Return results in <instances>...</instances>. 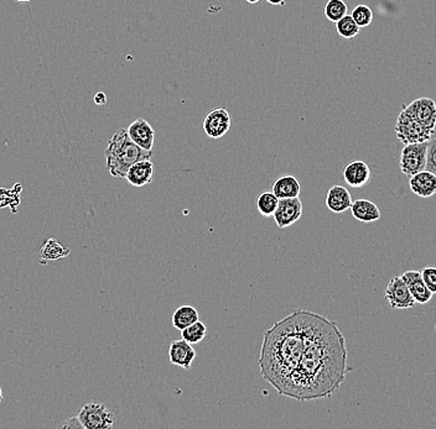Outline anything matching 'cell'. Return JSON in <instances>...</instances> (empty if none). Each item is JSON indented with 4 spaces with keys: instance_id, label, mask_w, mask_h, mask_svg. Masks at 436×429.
I'll list each match as a JSON object with an SVG mask.
<instances>
[{
    "instance_id": "obj_1",
    "label": "cell",
    "mask_w": 436,
    "mask_h": 429,
    "mask_svg": "<svg viewBox=\"0 0 436 429\" xmlns=\"http://www.w3.org/2000/svg\"><path fill=\"white\" fill-rule=\"evenodd\" d=\"M347 359L346 339L337 323L313 312L300 364L285 398L300 402L330 398L351 370Z\"/></svg>"
},
{
    "instance_id": "obj_2",
    "label": "cell",
    "mask_w": 436,
    "mask_h": 429,
    "mask_svg": "<svg viewBox=\"0 0 436 429\" xmlns=\"http://www.w3.org/2000/svg\"><path fill=\"white\" fill-rule=\"evenodd\" d=\"M311 317V311L295 309L264 334L258 365L261 377L280 396L287 395L298 370Z\"/></svg>"
},
{
    "instance_id": "obj_3",
    "label": "cell",
    "mask_w": 436,
    "mask_h": 429,
    "mask_svg": "<svg viewBox=\"0 0 436 429\" xmlns=\"http://www.w3.org/2000/svg\"><path fill=\"white\" fill-rule=\"evenodd\" d=\"M106 162L108 172L116 178H125L132 164L140 160L153 157L151 151L138 146L129 138L127 129H121L108 141L106 148Z\"/></svg>"
},
{
    "instance_id": "obj_4",
    "label": "cell",
    "mask_w": 436,
    "mask_h": 429,
    "mask_svg": "<svg viewBox=\"0 0 436 429\" xmlns=\"http://www.w3.org/2000/svg\"><path fill=\"white\" fill-rule=\"evenodd\" d=\"M394 130L397 134V138L404 145L407 143H428V141H430L431 136L434 134V132L423 127L421 122H416L415 119L410 117L404 109H402V111L399 113Z\"/></svg>"
},
{
    "instance_id": "obj_5",
    "label": "cell",
    "mask_w": 436,
    "mask_h": 429,
    "mask_svg": "<svg viewBox=\"0 0 436 429\" xmlns=\"http://www.w3.org/2000/svg\"><path fill=\"white\" fill-rule=\"evenodd\" d=\"M85 429H111L116 417L108 408L98 402H90L81 408L77 414Z\"/></svg>"
},
{
    "instance_id": "obj_6",
    "label": "cell",
    "mask_w": 436,
    "mask_h": 429,
    "mask_svg": "<svg viewBox=\"0 0 436 429\" xmlns=\"http://www.w3.org/2000/svg\"><path fill=\"white\" fill-rule=\"evenodd\" d=\"M428 143H407L400 153L399 166L405 176H411L425 170Z\"/></svg>"
},
{
    "instance_id": "obj_7",
    "label": "cell",
    "mask_w": 436,
    "mask_h": 429,
    "mask_svg": "<svg viewBox=\"0 0 436 429\" xmlns=\"http://www.w3.org/2000/svg\"><path fill=\"white\" fill-rule=\"evenodd\" d=\"M384 298L392 309H408L414 307L416 303L402 276H395L389 281Z\"/></svg>"
},
{
    "instance_id": "obj_8",
    "label": "cell",
    "mask_w": 436,
    "mask_h": 429,
    "mask_svg": "<svg viewBox=\"0 0 436 429\" xmlns=\"http://www.w3.org/2000/svg\"><path fill=\"white\" fill-rule=\"evenodd\" d=\"M410 117L421 122L423 127L435 132L436 127V103L431 98H418L411 101L409 106L403 108Z\"/></svg>"
},
{
    "instance_id": "obj_9",
    "label": "cell",
    "mask_w": 436,
    "mask_h": 429,
    "mask_svg": "<svg viewBox=\"0 0 436 429\" xmlns=\"http://www.w3.org/2000/svg\"><path fill=\"white\" fill-rule=\"evenodd\" d=\"M303 216V202L300 197L279 199L277 211L273 214L278 228L284 229L293 225Z\"/></svg>"
},
{
    "instance_id": "obj_10",
    "label": "cell",
    "mask_w": 436,
    "mask_h": 429,
    "mask_svg": "<svg viewBox=\"0 0 436 429\" xmlns=\"http://www.w3.org/2000/svg\"><path fill=\"white\" fill-rule=\"evenodd\" d=\"M232 119L229 111L224 108H216L207 113L203 122V132L208 138L221 139L229 133Z\"/></svg>"
},
{
    "instance_id": "obj_11",
    "label": "cell",
    "mask_w": 436,
    "mask_h": 429,
    "mask_svg": "<svg viewBox=\"0 0 436 429\" xmlns=\"http://www.w3.org/2000/svg\"><path fill=\"white\" fill-rule=\"evenodd\" d=\"M127 133H128L129 138L132 139V141L137 143L140 148L147 150V151L153 150L155 132L150 125V122H147L145 119L139 118L137 120H134L127 129Z\"/></svg>"
},
{
    "instance_id": "obj_12",
    "label": "cell",
    "mask_w": 436,
    "mask_h": 429,
    "mask_svg": "<svg viewBox=\"0 0 436 429\" xmlns=\"http://www.w3.org/2000/svg\"><path fill=\"white\" fill-rule=\"evenodd\" d=\"M196 359V351L186 340H174L169 348V360L172 365L180 366L184 370H190Z\"/></svg>"
},
{
    "instance_id": "obj_13",
    "label": "cell",
    "mask_w": 436,
    "mask_h": 429,
    "mask_svg": "<svg viewBox=\"0 0 436 429\" xmlns=\"http://www.w3.org/2000/svg\"><path fill=\"white\" fill-rule=\"evenodd\" d=\"M343 178L347 185L353 188H361L368 183L371 178V169L365 161L353 160L346 164L343 170Z\"/></svg>"
},
{
    "instance_id": "obj_14",
    "label": "cell",
    "mask_w": 436,
    "mask_h": 429,
    "mask_svg": "<svg viewBox=\"0 0 436 429\" xmlns=\"http://www.w3.org/2000/svg\"><path fill=\"white\" fill-rule=\"evenodd\" d=\"M352 202L351 193L343 185H332L326 195V207L336 214L348 211L351 208Z\"/></svg>"
},
{
    "instance_id": "obj_15",
    "label": "cell",
    "mask_w": 436,
    "mask_h": 429,
    "mask_svg": "<svg viewBox=\"0 0 436 429\" xmlns=\"http://www.w3.org/2000/svg\"><path fill=\"white\" fill-rule=\"evenodd\" d=\"M409 187L415 196L430 198L436 195V176L429 171H421L410 177Z\"/></svg>"
},
{
    "instance_id": "obj_16",
    "label": "cell",
    "mask_w": 436,
    "mask_h": 429,
    "mask_svg": "<svg viewBox=\"0 0 436 429\" xmlns=\"http://www.w3.org/2000/svg\"><path fill=\"white\" fill-rule=\"evenodd\" d=\"M403 280L407 282L411 296L415 300V302L419 304H425L429 302L432 297L430 290L426 287L425 283L421 279V271L409 270L405 271L403 275Z\"/></svg>"
},
{
    "instance_id": "obj_17",
    "label": "cell",
    "mask_w": 436,
    "mask_h": 429,
    "mask_svg": "<svg viewBox=\"0 0 436 429\" xmlns=\"http://www.w3.org/2000/svg\"><path fill=\"white\" fill-rule=\"evenodd\" d=\"M154 177V164L150 160H140L132 164L129 169L125 180L134 187H143L149 185Z\"/></svg>"
},
{
    "instance_id": "obj_18",
    "label": "cell",
    "mask_w": 436,
    "mask_h": 429,
    "mask_svg": "<svg viewBox=\"0 0 436 429\" xmlns=\"http://www.w3.org/2000/svg\"><path fill=\"white\" fill-rule=\"evenodd\" d=\"M352 216L358 222L373 223L377 222L381 219V211L374 202L369 199H357L352 202L351 208Z\"/></svg>"
},
{
    "instance_id": "obj_19",
    "label": "cell",
    "mask_w": 436,
    "mask_h": 429,
    "mask_svg": "<svg viewBox=\"0 0 436 429\" xmlns=\"http://www.w3.org/2000/svg\"><path fill=\"white\" fill-rule=\"evenodd\" d=\"M300 191H301V185L297 177L292 175L280 176L273 185L271 192L279 198H294V197H300Z\"/></svg>"
},
{
    "instance_id": "obj_20",
    "label": "cell",
    "mask_w": 436,
    "mask_h": 429,
    "mask_svg": "<svg viewBox=\"0 0 436 429\" xmlns=\"http://www.w3.org/2000/svg\"><path fill=\"white\" fill-rule=\"evenodd\" d=\"M69 254H71V250L64 248L59 240L50 238L43 243L41 249H40V261L45 264L48 261L64 259V258L69 256Z\"/></svg>"
},
{
    "instance_id": "obj_21",
    "label": "cell",
    "mask_w": 436,
    "mask_h": 429,
    "mask_svg": "<svg viewBox=\"0 0 436 429\" xmlns=\"http://www.w3.org/2000/svg\"><path fill=\"white\" fill-rule=\"evenodd\" d=\"M197 321H200V316H198L196 308L185 304V306L176 308L175 312L172 314V318H171V323H172L174 328L181 332L182 329L187 328L189 325H191Z\"/></svg>"
},
{
    "instance_id": "obj_22",
    "label": "cell",
    "mask_w": 436,
    "mask_h": 429,
    "mask_svg": "<svg viewBox=\"0 0 436 429\" xmlns=\"http://www.w3.org/2000/svg\"><path fill=\"white\" fill-rule=\"evenodd\" d=\"M278 203H279V198L273 192H261L257 198L258 212L261 213L263 217H273V214L277 211Z\"/></svg>"
},
{
    "instance_id": "obj_23",
    "label": "cell",
    "mask_w": 436,
    "mask_h": 429,
    "mask_svg": "<svg viewBox=\"0 0 436 429\" xmlns=\"http://www.w3.org/2000/svg\"><path fill=\"white\" fill-rule=\"evenodd\" d=\"M206 334H207L206 325L201 321H197L187 328L181 330V338L191 345L200 344L205 339Z\"/></svg>"
},
{
    "instance_id": "obj_24",
    "label": "cell",
    "mask_w": 436,
    "mask_h": 429,
    "mask_svg": "<svg viewBox=\"0 0 436 429\" xmlns=\"http://www.w3.org/2000/svg\"><path fill=\"white\" fill-rule=\"evenodd\" d=\"M336 30H337V34L343 38H353L360 34L361 27L357 25L351 15L346 14L342 19L336 22Z\"/></svg>"
},
{
    "instance_id": "obj_25",
    "label": "cell",
    "mask_w": 436,
    "mask_h": 429,
    "mask_svg": "<svg viewBox=\"0 0 436 429\" xmlns=\"http://www.w3.org/2000/svg\"><path fill=\"white\" fill-rule=\"evenodd\" d=\"M347 4L343 0H329L325 6V16L327 20L337 22L347 14Z\"/></svg>"
},
{
    "instance_id": "obj_26",
    "label": "cell",
    "mask_w": 436,
    "mask_h": 429,
    "mask_svg": "<svg viewBox=\"0 0 436 429\" xmlns=\"http://www.w3.org/2000/svg\"><path fill=\"white\" fill-rule=\"evenodd\" d=\"M351 16L353 17V20L356 22L357 25L360 27H367L372 24L373 22V11L369 6H365V4H360L357 6L353 10H352Z\"/></svg>"
},
{
    "instance_id": "obj_27",
    "label": "cell",
    "mask_w": 436,
    "mask_h": 429,
    "mask_svg": "<svg viewBox=\"0 0 436 429\" xmlns=\"http://www.w3.org/2000/svg\"><path fill=\"white\" fill-rule=\"evenodd\" d=\"M421 279L432 295L436 293V267L428 266L421 271Z\"/></svg>"
},
{
    "instance_id": "obj_28",
    "label": "cell",
    "mask_w": 436,
    "mask_h": 429,
    "mask_svg": "<svg viewBox=\"0 0 436 429\" xmlns=\"http://www.w3.org/2000/svg\"><path fill=\"white\" fill-rule=\"evenodd\" d=\"M425 170L436 176V140L428 141Z\"/></svg>"
},
{
    "instance_id": "obj_29",
    "label": "cell",
    "mask_w": 436,
    "mask_h": 429,
    "mask_svg": "<svg viewBox=\"0 0 436 429\" xmlns=\"http://www.w3.org/2000/svg\"><path fill=\"white\" fill-rule=\"evenodd\" d=\"M62 428H83V427H82L79 417H74V419L66 421V422L62 424Z\"/></svg>"
},
{
    "instance_id": "obj_30",
    "label": "cell",
    "mask_w": 436,
    "mask_h": 429,
    "mask_svg": "<svg viewBox=\"0 0 436 429\" xmlns=\"http://www.w3.org/2000/svg\"><path fill=\"white\" fill-rule=\"evenodd\" d=\"M95 103L97 106H106L107 97L103 92H98L96 97H95Z\"/></svg>"
},
{
    "instance_id": "obj_31",
    "label": "cell",
    "mask_w": 436,
    "mask_h": 429,
    "mask_svg": "<svg viewBox=\"0 0 436 429\" xmlns=\"http://www.w3.org/2000/svg\"><path fill=\"white\" fill-rule=\"evenodd\" d=\"M287 0H266V3H269L271 6H284Z\"/></svg>"
},
{
    "instance_id": "obj_32",
    "label": "cell",
    "mask_w": 436,
    "mask_h": 429,
    "mask_svg": "<svg viewBox=\"0 0 436 429\" xmlns=\"http://www.w3.org/2000/svg\"><path fill=\"white\" fill-rule=\"evenodd\" d=\"M247 3H250V4H257V3H259L261 0H245Z\"/></svg>"
},
{
    "instance_id": "obj_33",
    "label": "cell",
    "mask_w": 436,
    "mask_h": 429,
    "mask_svg": "<svg viewBox=\"0 0 436 429\" xmlns=\"http://www.w3.org/2000/svg\"><path fill=\"white\" fill-rule=\"evenodd\" d=\"M3 402V391H1V387H0V403Z\"/></svg>"
},
{
    "instance_id": "obj_34",
    "label": "cell",
    "mask_w": 436,
    "mask_h": 429,
    "mask_svg": "<svg viewBox=\"0 0 436 429\" xmlns=\"http://www.w3.org/2000/svg\"><path fill=\"white\" fill-rule=\"evenodd\" d=\"M16 1H20V3H29V1H32V0H16Z\"/></svg>"
},
{
    "instance_id": "obj_35",
    "label": "cell",
    "mask_w": 436,
    "mask_h": 429,
    "mask_svg": "<svg viewBox=\"0 0 436 429\" xmlns=\"http://www.w3.org/2000/svg\"><path fill=\"white\" fill-rule=\"evenodd\" d=\"M435 330H436V324H435Z\"/></svg>"
}]
</instances>
